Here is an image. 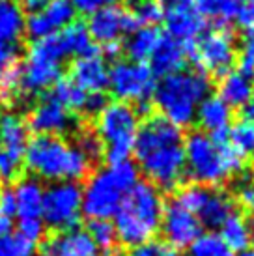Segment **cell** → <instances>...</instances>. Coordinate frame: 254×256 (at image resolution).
Listing matches in <instances>:
<instances>
[{"label": "cell", "mask_w": 254, "mask_h": 256, "mask_svg": "<svg viewBox=\"0 0 254 256\" xmlns=\"http://www.w3.org/2000/svg\"><path fill=\"white\" fill-rule=\"evenodd\" d=\"M133 154L138 170L154 187L174 189L185 174V150L182 128L162 116H150L136 133Z\"/></svg>", "instance_id": "6da1fadb"}, {"label": "cell", "mask_w": 254, "mask_h": 256, "mask_svg": "<svg viewBox=\"0 0 254 256\" xmlns=\"http://www.w3.org/2000/svg\"><path fill=\"white\" fill-rule=\"evenodd\" d=\"M164 200L157 187L148 182H138L114 214L116 240L126 247H138L154 240L161 228Z\"/></svg>", "instance_id": "7a4b0ae2"}, {"label": "cell", "mask_w": 254, "mask_h": 256, "mask_svg": "<svg viewBox=\"0 0 254 256\" xmlns=\"http://www.w3.org/2000/svg\"><path fill=\"white\" fill-rule=\"evenodd\" d=\"M185 172L196 185H219L241 170V159L228 144L226 133H190L184 142Z\"/></svg>", "instance_id": "3957f363"}, {"label": "cell", "mask_w": 254, "mask_h": 256, "mask_svg": "<svg viewBox=\"0 0 254 256\" xmlns=\"http://www.w3.org/2000/svg\"><path fill=\"white\" fill-rule=\"evenodd\" d=\"M22 159L36 178L52 184H77L90 172L92 166V163L80 154V150L75 144L66 142L62 136L36 135L26 144Z\"/></svg>", "instance_id": "277c9868"}, {"label": "cell", "mask_w": 254, "mask_h": 256, "mask_svg": "<svg viewBox=\"0 0 254 256\" xmlns=\"http://www.w3.org/2000/svg\"><path fill=\"white\" fill-rule=\"evenodd\" d=\"M136 184L138 168L134 163L129 159L108 163L86 182L82 189V214L90 220H108Z\"/></svg>", "instance_id": "5b68a950"}, {"label": "cell", "mask_w": 254, "mask_h": 256, "mask_svg": "<svg viewBox=\"0 0 254 256\" xmlns=\"http://www.w3.org/2000/svg\"><path fill=\"white\" fill-rule=\"evenodd\" d=\"M206 96H210V80L206 73L182 70L157 82L154 100L164 120L184 128L194 122L196 108Z\"/></svg>", "instance_id": "8992f818"}, {"label": "cell", "mask_w": 254, "mask_h": 256, "mask_svg": "<svg viewBox=\"0 0 254 256\" xmlns=\"http://www.w3.org/2000/svg\"><path fill=\"white\" fill-rule=\"evenodd\" d=\"M96 135L103 142L105 156L108 163L127 161L133 154L136 133L140 128L138 110L122 101L106 103L96 114Z\"/></svg>", "instance_id": "52a82bcc"}, {"label": "cell", "mask_w": 254, "mask_h": 256, "mask_svg": "<svg viewBox=\"0 0 254 256\" xmlns=\"http://www.w3.org/2000/svg\"><path fill=\"white\" fill-rule=\"evenodd\" d=\"M64 58L56 34L32 43L21 66V94L34 96L62 80Z\"/></svg>", "instance_id": "ba28073f"}, {"label": "cell", "mask_w": 254, "mask_h": 256, "mask_svg": "<svg viewBox=\"0 0 254 256\" xmlns=\"http://www.w3.org/2000/svg\"><path fill=\"white\" fill-rule=\"evenodd\" d=\"M156 73L148 64L120 60L108 68V90L114 94L116 101L144 105L156 92Z\"/></svg>", "instance_id": "9c48e42d"}, {"label": "cell", "mask_w": 254, "mask_h": 256, "mask_svg": "<svg viewBox=\"0 0 254 256\" xmlns=\"http://www.w3.org/2000/svg\"><path fill=\"white\" fill-rule=\"evenodd\" d=\"M82 214V189L75 182H58L45 189L42 220L49 228L66 232L75 228Z\"/></svg>", "instance_id": "30bf717a"}, {"label": "cell", "mask_w": 254, "mask_h": 256, "mask_svg": "<svg viewBox=\"0 0 254 256\" xmlns=\"http://www.w3.org/2000/svg\"><path fill=\"white\" fill-rule=\"evenodd\" d=\"M176 200L194 214L202 226H220L234 214V204L230 196L222 191L210 189L204 185H189L180 191Z\"/></svg>", "instance_id": "8fae6325"}, {"label": "cell", "mask_w": 254, "mask_h": 256, "mask_svg": "<svg viewBox=\"0 0 254 256\" xmlns=\"http://www.w3.org/2000/svg\"><path fill=\"white\" fill-rule=\"evenodd\" d=\"M236 40L226 28H215L202 34L190 49L194 64L200 66L202 72L217 77H222L224 73L230 72L232 64L236 62Z\"/></svg>", "instance_id": "7c38bea8"}, {"label": "cell", "mask_w": 254, "mask_h": 256, "mask_svg": "<svg viewBox=\"0 0 254 256\" xmlns=\"http://www.w3.org/2000/svg\"><path fill=\"white\" fill-rule=\"evenodd\" d=\"M86 28H88L94 42L101 43V45H108V43L120 42V38L133 34L136 28H140V24H138L133 12L112 4V6L103 8L94 15H90V21L86 24Z\"/></svg>", "instance_id": "4fadbf2b"}, {"label": "cell", "mask_w": 254, "mask_h": 256, "mask_svg": "<svg viewBox=\"0 0 254 256\" xmlns=\"http://www.w3.org/2000/svg\"><path fill=\"white\" fill-rule=\"evenodd\" d=\"M161 230L164 243L172 249H189V245L202 234V224L194 214L185 210L178 200H170L162 208Z\"/></svg>", "instance_id": "5bb4252c"}, {"label": "cell", "mask_w": 254, "mask_h": 256, "mask_svg": "<svg viewBox=\"0 0 254 256\" xmlns=\"http://www.w3.org/2000/svg\"><path fill=\"white\" fill-rule=\"evenodd\" d=\"M162 21H164L168 36L184 45L196 42L204 34L206 28V17L200 14V10L192 0L170 4L168 10H164Z\"/></svg>", "instance_id": "9a60e30c"}, {"label": "cell", "mask_w": 254, "mask_h": 256, "mask_svg": "<svg viewBox=\"0 0 254 256\" xmlns=\"http://www.w3.org/2000/svg\"><path fill=\"white\" fill-rule=\"evenodd\" d=\"M73 21L75 10L70 4V0H50V4L45 10L26 15L24 34H28L34 42L45 40L66 28Z\"/></svg>", "instance_id": "2e32d148"}, {"label": "cell", "mask_w": 254, "mask_h": 256, "mask_svg": "<svg viewBox=\"0 0 254 256\" xmlns=\"http://www.w3.org/2000/svg\"><path fill=\"white\" fill-rule=\"evenodd\" d=\"M26 126H28V131H34L38 135L60 136L73 129L75 122L68 108L47 96L40 103H36V107L30 110Z\"/></svg>", "instance_id": "e0dca14e"}, {"label": "cell", "mask_w": 254, "mask_h": 256, "mask_svg": "<svg viewBox=\"0 0 254 256\" xmlns=\"http://www.w3.org/2000/svg\"><path fill=\"white\" fill-rule=\"evenodd\" d=\"M38 256H105L86 230L71 228L42 243Z\"/></svg>", "instance_id": "ac0fdd59"}, {"label": "cell", "mask_w": 254, "mask_h": 256, "mask_svg": "<svg viewBox=\"0 0 254 256\" xmlns=\"http://www.w3.org/2000/svg\"><path fill=\"white\" fill-rule=\"evenodd\" d=\"M71 82L77 84L86 94H103L108 86V66L105 58L92 52L75 58L70 70Z\"/></svg>", "instance_id": "d6986e66"}, {"label": "cell", "mask_w": 254, "mask_h": 256, "mask_svg": "<svg viewBox=\"0 0 254 256\" xmlns=\"http://www.w3.org/2000/svg\"><path fill=\"white\" fill-rule=\"evenodd\" d=\"M187 52L189 50H187L184 43L170 38L168 34H162L156 50H154V54L150 58V62H152L150 68L156 75H162V77L182 72L185 62H187Z\"/></svg>", "instance_id": "ffe728a7"}, {"label": "cell", "mask_w": 254, "mask_h": 256, "mask_svg": "<svg viewBox=\"0 0 254 256\" xmlns=\"http://www.w3.org/2000/svg\"><path fill=\"white\" fill-rule=\"evenodd\" d=\"M15 196V215L19 219H42L45 187L38 178H21L12 187Z\"/></svg>", "instance_id": "44dd1931"}, {"label": "cell", "mask_w": 254, "mask_h": 256, "mask_svg": "<svg viewBox=\"0 0 254 256\" xmlns=\"http://www.w3.org/2000/svg\"><path fill=\"white\" fill-rule=\"evenodd\" d=\"M204 133L220 135L232 122V108L220 100L219 96H206L196 108V118Z\"/></svg>", "instance_id": "7402d4cb"}, {"label": "cell", "mask_w": 254, "mask_h": 256, "mask_svg": "<svg viewBox=\"0 0 254 256\" xmlns=\"http://www.w3.org/2000/svg\"><path fill=\"white\" fill-rule=\"evenodd\" d=\"M28 126L19 114L12 110L0 112V152L22 156L28 144Z\"/></svg>", "instance_id": "603a6c76"}, {"label": "cell", "mask_w": 254, "mask_h": 256, "mask_svg": "<svg viewBox=\"0 0 254 256\" xmlns=\"http://www.w3.org/2000/svg\"><path fill=\"white\" fill-rule=\"evenodd\" d=\"M26 14L17 0H0V43L12 45L24 36Z\"/></svg>", "instance_id": "cb8c5ba5"}, {"label": "cell", "mask_w": 254, "mask_h": 256, "mask_svg": "<svg viewBox=\"0 0 254 256\" xmlns=\"http://www.w3.org/2000/svg\"><path fill=\"white\" fill-rule=\"evenodd\" d=\"M252 77H247L241 72H228L219 82V98L230 108L245 107L252 94Z\"/></svg>", "instance_id": "d4e9b609"}, {"label": "cell", "mask_w": 254, "mask_h": 256, "mask_svg": "<svg viewBox=\"0 0 254 256\" xmlns=\"http://www.w3.org/2000/svg\"><path fill=\"white\" fill-rule=\"evenodd\" d=\"M56 36L64 50V56L80 58L94 52V40L86 28V24H82V22H70L66 28L56 32Z\"/></svg>", "instance_id": "484cf974"}, {"label": "cell", "mask_w": 254, "mask_h": 256, "mask_svg": "<svg viewBox=\"0 0 254 256\" xmlns=\"http://www.w3.org/2000/svg\"><path fill=\"white\" fill-rule=\"evenodd\" d=\"M161 36L162 34L156 26H140V28L134 30L133 34H129L126 43V52L129 60L146 64L154 54Z\"/></svg>", "instance_id": "4316f807"}, {"label": "cell", "mask_w": 254, "mask_h": 256, "mask_svg": "<svg viewBox=\"0 0 254 256\" xmlns=\"http://www.w3.org/2000/svg\"><path fill=\"white\" fill-rule=\"evenodd\" d=\"M220 240L230 247V250H245L250 247L252 243V236H250V230H248V222L247 219H243L241 215L232 214L228 219L220 224Z\"/></svg>", "instance_id": "83f0119b"}, {"label": "cell", "mask_w": 254, "mask_h": 256, "mask_svg": "<svg viewBox=\"0 0 254 256\" xmlns=\"http://www.w3.org/2000/svg\"><path fill=\"white\" fill-rule=\"evenodd\" d=\"M228 144L238 156L243 157H254V120L241 118L234 124L228 131Z\"/></svg>", "instance_id": "f1b7e54d"}, {"label": "cell", "mask_w": 254, "mask_h": 256, "mask_svg": "<svg viewBox=\"0 0 254 256\" xmlns=\"http://www.w3.org/2000/svg\"><path fill=\"white\" fill-rule=\"evenodd\" d=\"M200 14L217 22H230L238 19L241 0H192Z\"/></svg>", "instance_id": "f546056e"}, {"label": "cell", "mask_w": 254, "mask_h": 256, "mask_svg": "<svg viewBox=\"0 0 254 256\" xmlns=\"http://www.w3.org/2000/svg\"><path fill=\"white\" fill-rule=\"evenodd\" d=\"M49 96L52 100H56L60 105H64L68 110L84 112L88 94L84 90H80L77 84H73L71 80H58L56 84L52 86Z\"/></svg>", "instance_id": "4dcf8cb0"}, {"label": "cell", "mask_w": 254, "mask_h": 256, "mask_svg": "<svg viewBox=\"0 0 254 256\" xmlns=\"http://www.w3.org/2000/svg\"><path fill=\"white\" fill-rule=\"evenodd\" d=\"M189 256H234L230 247L220 240L219 234H200L189 245Z\"/></svg>", "instance_id": "1f68e13d"}, {"label": "cell", "mask_w": 254, "mask_h": 256, "mask_svg": "<svg viewBox=\"0 0 254 256\" xmlns=\"http://www.w3.org/2000/svg\"><path fill=\"white\" fill-rule=\"evenodd\" d=\"M86 232L90 234L92 242L98 245V249L101 250L103 254L110 256L114 243L118 242L112 222H108V220H90V226H88Z\"/></svg>", "instance_id": "d6a6232c"}, {"label": "cell", "mask_w": 254, "mask_h": 256, "mask_svg": "<svg viewBox=\"0 0 254 256\" xmlns=\"http://www.w3.org/2000/svg\"><path fill=\"white\" fill-rule=\"evenodd\" d=\"M0 256H36V245L19 234L0 238Z\"/></svg>", "instance_id": "836d02e7"}, {"label": "cell", "mask_w": 254, "mask_h": 256, "mask_svg": "<svg viewBox=\"0 0 254 256\" xmlns=\"http://www.w3.org/2000/svg\"><path fill=\"white\" fill-rule=\"evenodd\" d=\"M133 14L140 26H156L164 17V8L159 0H144V2H138Z\"/></svg>", "instance_id": "e575fe53"}, {"label": "cell", "mask_w": 254, "mask_h": 256, "mask_svg": "<svg viewBox=\"0 0 254 256\" xmlns=\"http://www.w3.org/2000/svg\"><path fill=\"white\" fill-rule=\"evenodd\" d=\"M80 154L90 161V163H96L98 159L105 156V148H103V142L99 140V136L96 135V131H82L77 138V144H75Z\"/></svg>", "instance_id": "d590c367"}, {"label": "cell", "mask_w": 254, "mask_h": 256, "mask_svg": "<svg viewBox=\"0 0 254 256\" xmlns=\"http://www.w3.org/2000/svg\"><path fill=\"white\" fill-rule=\"evenodd\" d=\"M236 60H238V66L243 75L247 77H252L254 75V38H247L245 42L241 43V49L238 50L236 54Z\"/></svg>", "instance_id": "8d00e7d4"}, {"label": "cell", "mask_w": 254, "mask_h": 256, "mask_svg": "<svg viewBox=\"0 0 254 256\" xmlns=\"http://www.w3.org/2000/svg\"><path fill=\"white\" fill-rule=\"evenodd\" d=\"M131 256H182V254H178L176 249H172V247L166 245L164 242L150 240V242L142 243L138 247H134Z\"/></svg>", "instance_id": "74e56055"}, {"label": "cell", "mask_w": 254, "mask_h": 256, "mask_svg": "<svg viewBox=\"0 0 254 256\" xmlns=\"http://www.w3.org/2000/svg\"><path fill=\"white\" fill-rule=\"evenodd\" d=\"M45 234V224L42 219H21L19 222V236L30 243H38Z\"/></svg>", "instance_id": "f35d334b"}, {"label": "cell", "mask_w": 254, "mask_h": 256, "mask_svg": "<svg viewBox=\"0 0 254 256\" xmlns=\"http://www.w3.org/2000/svg\"><path fill=\"white\" fill-rule=\"evenodd\" d=\"M22 156H14V154H6L0 152V178L2 180H14L21 170Z\"/></svg>", "instance_id": "ab89813d"}, {"label": "cell", "mask_w": 254, "mask_h": 256, "mask_svg": "<svg viewBox=\"0 0 254 256\" xmlns=\"http://www.w3.org/2000/svg\"><path fill=\"white\" fill-rule=\"evenodd\" d=\"M116 0H70V4L73 6L75 14L82 15H94L96 12L103 10V8L112 6Z\"/></svg>", "instance_id": "60d3db41"}, {"label": "cell", "mask_w": 254, "mask_h": 256, "mask_svg": "<svg viewBox=\"0 0 254 256\" xmlns=\"http://www.w3.org/2000/svg\"><path fill=\"white\" fill-rule=\"evenodd\" d=\"M238 22L248 38H254V0H248L245 6H241Z\"/></svg>", "instance_id": "b9f144b4"}, {"label": "cell", "mask_w": 254, "mask_h": 256, "mask_svg": "<svg viewBox=\"0 0 254 256\" xmlns=\"http://www.w3.org/2000/svg\"><path fill=\"white\" fill-rule=\"evenodd\" d=\"M238 202L245 210L254 212V180H245L238 185Z\"/></svg>", "instance_id": "7bdbcfd3"}, {"label": "cell", "mask_w": 254, "mask_h": 256, "mask_svg": "<svg viewBox=\"0 0 254 256\" xmlns=\"http://www.w3.org/2000/svg\"><path fill=\"white\" fill-rule=\"evenodd\" d=\"M15 215V196L12 187H2L0 189V217L10 219Z\"/></svg>", "instance_id": "ee69618b"}, {"label": "cell", "mask_w": 254, "mask_h": 256, "mask_svg": "<svg viewBox=\"0 0 254 256\" xmlns=\"http://www.w3.org/2000/svg\"><path fill=\"white\" fill-rule=\"evenodd\" d=\"M17 64V50L12 45L0 43V75Z\"/></svg>", "instance_id": "f6af8a7d"}, {"label": "cell", "mask_w": 254, "mask_h": 256, "mask_svg": "<svg viewBox=\"0 0 254 256\" xmlns=\"http://www.w3.org/2000/svg\"><path fill=\"white\" fill-rule=\"evenodd\" d=\"M106 105V100L103 94H88V100H86L84 112L88 114H98L101 108Z\"/></svg>", "instance_id": "bcb514c9"}, {"label": "cell", "mask_w": 254, "mask_h": 256, "mask_svg": "<svg viewBox=\"0 0 254 256\" xmlns=\"http://www.w3.org/2000/svg\"><path fill=\"white\" fill-rule=\"evenodd\" d=\"M50 4V0H24V6L30 14H36V12H42Z\"/></svg>", "instance_id": "7dc6e473"}, {"label": "cell", "mask_w": 254, "mask_h": 256, "mask_svg": "<svg viewBox=\"0 0 254 256\" xmlns=\"http://www.w3.org/2000/svg\"><path fill=\"white\" fill-rule=\"evenodd\" d=\"M105 47V52L108 58H116L122 52V45L118 42L116 43H108V45H103Z\"/></svg>", "instance_id": "c3c4849f"}, {"label": "cell", "mask_w": 254, "mask_h": 256, "mask_svg": "<svg viewBox=\"0 0 254 256\" xmlns=\"http://www.w3.org/2000/svg\"><path fill=\"white\" fill-rule=\"evenodd\" d=\"M245 112H247V116H245V118H248V120H254V88H252V94H250V100H248L247 105H245Z\"/></svg>", "instance_id": "681fc988"}, {"label": "cell", "mask_w": 254, "mask_h": 256, "mask_svg": "<svg viewBox=\"0 0 254 256\" xmlns=\"http://www.w3.org/2000/svg\"><path fill=\"white\" fill-rule=\"evenodd\" d=\"M10 228H12V222H10V219L0 217V238H4V236L10 234Z\"/></svg>", "instance_id": "f907efd6"}, {"label": "cell", "mask_w": 254, "mask_h": 256, "mask_svg": "<svg viewBox=\"0 0 254 256\" xmlns=\"http://www.w3.org/2000/svg\"><path fill=\"white\" fill-rule=\"evenodd\" d=\"M238 256H254V247H248V249L241 250V252Z\"/></svg>", "instance_id": "816d5d0a"}, {"label": "cell", "mask_w": 254, "mask_h": 256, "mask_svg": "<svg viewBox=\"0 0 254 256\" xmlns=\"http://www.w3.org/2000/svg\"><path fill=\"white\" fill-rule=\"evenodd\" d=\"M247 222H248V230H250V236H252V240H254V217L247 219Z\"/></svg>", "instance_id": "f5cc1de1"}, {"label": "cell", "mask_w": 254, "mask_h": 256, "mask_svg": "<svg viewBox=\"0 0 254 256\" xmlns=\"http://www.w3.org/2000/svg\"><path fill=\"white\" fill-rule=\"evenodd\" d=\"M170 4H176V2H184V0H168Z\"/></svg>", "instance_id": "db71d44e"}, {"label": "cell", "mask_w": 254, "mask_h": 256, "mask_svg": "<svg viewBox=\"0 0 254 256\" xmlns=\"http://www.w3.org/2000/svg\"><path fill=\"white\" fill-rule=\"evenodd\" d=\"M129 2H144V0H129Z\"/></svg>", "instance_id": "11a10c76"}, {"label": "cell", "mask_w": 254, "mask_h": 256, "mask_svg": "<svg viewBox=\"0 0 254 256\" xmlns=\"http://www.w3.org/2000/svg\"><path fill=\"white\" fill-rule=\"evenodd\" d=\"M17 2H19V0H17Z\"/></svg>", "instance_id": "9f6ffc18"}]
</instances>
